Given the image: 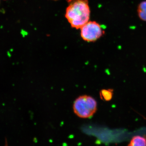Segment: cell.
Returning a JSON list of instances; mask_svg holds the SVG:
<instances>
[{
	"label": "cell",
	"mask_w": 146,
	"mask_h": 146,
	"mask_svg": "<svg viewBox=\"0 0 146 146\" xmlns=\"http://www.w3.org/2000/svg\"><path fill=\"white\" fill-rule=\"evenodd\" d=\"M65 17L73 28L80 29L90 19L88 0H68Z\"/></svg>",
	"instance_id": "obj_1"
},
{
	"label": "cell",
	"mask_w": 146,
	"mask_h": 146,
	"mask_svg": "<svg viewBox=\"0 0 146 146\" xmlns=\"http://www.w3.org/2000/svg\"><path fill=\"white\" fill-rule=\"evenodd\" d=\"M73 109L75 114L79 117L87 119L92 117L97 110V102L91 96L83 95L74 102Z\"/></svg>",
	"instance_id": "obj_2"
},
{
	"label": "cell",
	"mask_w": 146,
	"mask_h": 146,
	"mask_svg": "<svg viewBox=\"0 0 146 146\" xmlns=\"http://www.w3.org/2000/svg\"><path fill=\"white\" fill-rule=\"evenodd\" d=\"M80 29L82 38L87 42H96L105 33L101 25L96 21H89Z\"/></svg>",
	"instance_id": "obj_3"
},
{
	"label": "cell",
	"mask_w": 146,
	"mask_h": 146,
	"mask_svg": "<svg viewBox=\"0 0 146 146\" xmlns=\"http://www.w3.org/2000/svg\"><path fill=\"white\" fill-rule=\"evenodd\" d=\"M128 146H146V138L140 136H134Z\"/></svg>",
	"instance_id": "obj_4"
},
{
	"label": "cell",
	"mask_w": 146,
	"mask_h": 146,
	"mask_svg": "<svg viewBox=\"0 0 146 146\" xmlns=\"http://www.w3.org/2000/svg\"><path fill=\"white\" fill-rule=\"evenodd\" d=\"M113 96V90L112 89H102L100 92V98L105 101L111 100Z\"/></svg>",
	"instance_id": "obj_5"
},
{
	"label": "cell",
	"mask_w": 146,
	"mask_h": 146,
	"mask_svg": "<svg viewBox=\"0 0 146 146\" xmlns=\"http://www.w3.org/2000/svg\"><path fill=\"white\" fill-rule=\"evenodd\" d=\"M137 12L140 19L142 21H146V1L139 4L137 9Z\"/></svg>",
	"instance_id": "obj_6"
},
{
	"label": "cell",
	"mask_w": 146,
	"mask_h": 146,
	"mask_svg": "<svg viewBox=\"0 0 146 146\" xmlns=\"http://www.w3.org/2000/svg\"><path fill=\"white\" fill-rule=\"evenodd\" d=\"M54 1H57V0H54Z\"/></svg>",
	"instance_id": "obj_7"
}]
</instances>
